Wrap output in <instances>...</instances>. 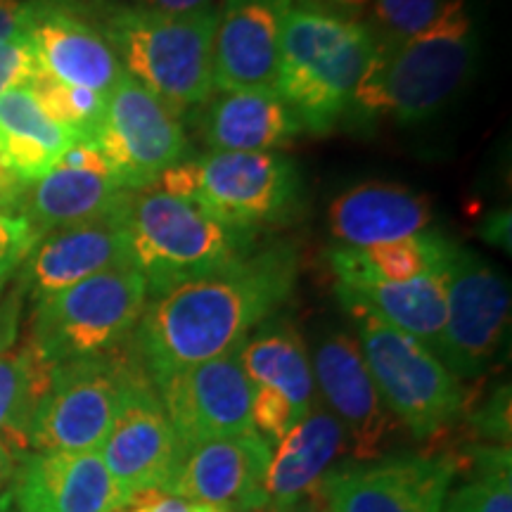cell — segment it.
I'll use <instances>...</instances> for the list:
<instances>
[{
    "label": "cell",
    "instance_id": "6da1fadb",
    "mask_svg": "<svg viewBox=\"0 0 512 512\" xmlns=\"http://www.w3.org/2000/svg\"><path fill=\"white\" fill-rule=\"evenodd\" d=\"M299 252L290 242L256 247L245 259L147 299L131 347L152 384L181 368L238 351L290 302Z\"/></svg>",
    "mask_w": 512,
    "mask_h": 512
},
{
    "label": "cell",
    "instance_id": "7a4b0ae2",
    "mask_svg": "<svg viewBox=\"0 0 512 512\" xmlns=\"http://www.w3.org/2000/svg\"><path fill=\"white\" fill-rule=\"evenodd\" d=\"M477 55V31L465 0H448L437 22L408 41L380 46L358 83L344 119L420 124L458 93Z\"/></svg>",
    "mask_w": 512,
    "mask_h": 512
},
{
    "label": "cell",
    "instance_id": "3957f363",
    "mask_svg": "<svg viewBox=\"0 0 512 512\" xmlns=\"http://www.w3.org/2000/svg\"><path fill=\"white\" fill-rule=\"evenodd\" d=\"M124 72L183 117L214 95V31L219 10L164 15L112 0H81Z\"/></svg>",
    "mask_w": 512,
    "mask_h": 512
},
{
    "label": "cell",
    "instance_id": "277c9868",
    "mask_svg": "<svg viewBox=\"0 0 512 512\" xmlns=\"http://www.w3.org/2000/svg\"><path fill=\"white\" fill-rule=\"evenodd\" d=\"M377 48L373 29L320 5H292L280 41L278 95L304 131L325 136L347 114Z\"/></svg>",
    "mask_w": 512,
    "mask_h": 512
},
{
    "label": "cell",
    "instance_id": "5b68a950",
    "mask_svg": "<svg viewBox=\"0 0 512 512\" xmlns=\"http://www.w3.org/2000/svg\"><path fill=\"white\" fill-rule=\"evenodd\" d=\"M126 230L131 261L147 283V299L245 259L259 235V230L219 219L202 204L155 188L133 192Z\"/></svg>",
    "mask_w": 512,
    "mask_h": 512
},
{
    "label": "cell",
    "instance_id": "8992f818",
    "mask_svg": "<svg viewBox=\"0 0 512 512\" xmlns=\"http://www.w3.org/2000/svg\"><path fill=\"white\" fill-rule=\"evenodd\" d=\"M202 204L219 219L252 230L285 226L304 207L302 171L283 152H207L162 171L150 185Z\"/></svg>",
    "mask_w": 512,
    "mask_h": 512
},
{
    "label": "cell",
    "instance_id": "52a82bcc",
    "mask_svg": "<svg viewBox=\"0 0 512 512\" xmlns=\"http://www.w3.org/2000/svg\"><path fill=\"white\" fill-rule=\"evenodd\" d=\"M356 325L363 361L389 413L413 437L448 430L465 411L463 384L418 339L358 306H342Z\"/></svg>",
    "mask_w": 512,
    "mask_h": 512
},
{
    "label": "cell",
    "instance_id": "ba28073f",
    "mask_svg": "<svg viewBox=\"0 0 512 512\" xmlns=\"http://www.w3.org/2000/svg\"><path fill=\"white\" fill-rule=\"evenodd\" d=\"M147 306L136 266H119L34 304L27 342L50 366L124 347Z\"/></svg>",
    "mask_w": 512,
    "mask_h": 512
},
{
    "label": "cell",
    "instance_id": "9c48e42d",
    "mask_svg": "<svg viewBox=\"0 0 512 512\" xmlns=\"http://www.w3.org/2000/svg\"><path fill=\"white\" fill-rule=\"evenodd\" d=\"M140 370L133 347L55 366L31 422V451H100Z\"/></svg>",
    "mask_w": 512,
    "mask_h": 512
},
{
    "label": "cell",
    "instance_id": "30bf717a",
    "mask_svg": "<svg viewBox=\"0 0 512 512\" xmlns=\"http://www.w3.org/2000/svg\"><path fill=\"white\" fill-rule=\"evenodd\" d=\"M446 323L437 356L458 380L479 377L501 347L510 320V283L489 261L458 242L441 268Z\"/></svg>",
    "mask_w": 512,
    "mask_h": 512
},
{
    "label": "cell",
    "instance_id": "8fae6325",
    "mask_svg": "<svg viewBox=\"0 0 512 512\" xmlns=\"http://www.w3.org/2000/svg\"><path fill=\"white\" fill-rule=\"evenodd\" d=\"M95 143L110 164L112 176L131 192L150 188L188 150L181 117L128 74L107 95Z\"/></svg>",
    "mask_w": 512,
    "mask_h": 512
},
{
    "label": "cell",
    "instance_id": "7c38bea8",
    "mask_svg": "<svg viewBox=\"0 0 512 512\" xmlns=\"http://www.w3.org/2000/svg\"><path fill=\"white\" fill-rule=\"evenodd\" d=\"M309 356L318 401L342 427L344 451L354 463L382 458L399 430V420L377 394L358 339L330 328L316 339Z\"/></svg>",
    "mask_w": 512,
    "mask_h": 512
},
{
    "label": "cell",
    "instance_id": "4fadbf2b",
    "mask_svg": "<svg viewBox=\"0 0 512 512\" xmlns=\"http://www.w3.org/2000/svg\"><path fill=\"white\" fill-rule=\"evenodd\" d=\"M453 475L451 456L401 453L328 472L318 491L325 512H444Z\"/></svg>",
    "mask_w": 512,
    "mask_h": 512
},
{
    "label": "cell",
    "instance_id": "5bb4252c",
    "mask_svg": "<svg viewBox=\"0 0 512 512\" xmlns=\"http://www.w3.org/2000/svg\"><path fill=\"white\" fill-rule=\"evenodd\" d=\"M166 418L174 427L178 456L202 441L238 437L252 430V382L238 351L181 368L155 382Z\"/></svg>",
    "mask_w": 512,
    "mask_h": 512
},
{
    "label": "cell",
    "instance_id": "9a60e30c",
    "mask_svg": "<svg viewBox=\"0 0 512 512\" xmlns=\"http://www.w3.org/2000/svg\"><path fill=\"white\" fill-rule=\"evenodd\" d=\"M271 444L256 432L202 441L185 448L164 491L226 512L266 508V470Z\"/></svg>",
    "mask_w": 512,
    "mask_h": 512
},
{
    "label": "cell",
    "instance_id": "2e32d148",
    "mask_svg": "<svg viewBox=\"0 0 512 512\" xmlns=\"http://www.w3.org/2000/svg\"><path fill=\"white\" fill-rule=\"evenodd\" d=\"M100 456L126 501L140 491L164 489L169 482L178 460V441L145 370L128 387Z\"/></svg>",
    "mask_w": 512,
    "mask_h": 512
},
{
    "label": "cell",
    "instance_id": "e0dca14e",
    "mask_svg": "<svg viewBox=\"0 0 512 512\" xmlns=\"http://www.w3.org/2000/svg\"><path fill=\"white\" fill-rule=\"evenodd\" d=\"M294 0H223L216 19L214 91L278 93L280 41Z\"/></svg>",
    "mask_w": 512,
    "mask_h": 512
},
{
    "label": "cell",
    "instance_id": "ac0fdd59",
    "mask_svg": "<svg viewBox=\"0 0 512 512\" xmlns=\"http://www.w3.org/2000/svg\"><path fill=\"white\" fill-rule=\"evenodd\" d=\"M119 266H133L126 209L43 235L17 271V287L36 304Z\"/></svg>",
    "mask_w": 512,
    "mask_h": 512
},
{
    "label": "cell",
    "instance_id": "d6986e66",
    "mask_svg": "<svg viewBox=\"0 0 512 512\" xmlns=\"http://www.w3.org/2000/svg\"><path fill=\"white\" fill-rule=\"evenodd\" d=\"M29 36L43 72L67 86L110 95L126 74L81 0H34Z\"/></svg>",
    "mask_w": 512,
    "mask_h": 512
},
{
    "label": "cell",
    "instance_id": "ffe728a7",
    "mask_svg": "<svg viewBox=\"0 0 512 512\" xmlns=\"http://www.w3.org/2000/svg\"><path fill=\"white\" fill-rule=\"evenodd\" d=\"M15 512H119L126 498L100 451H29L8 489Z\"/></svg>",
    "mask_w": 512,
    "mask_h": 512
},
{
    "label": "cell",
    "instance_id": "44dd1931",
    "mask_svg": "<svg viewBox=\"0 0 512 512\" xmlns=\"http://www.w3.org/2000/svg\"><path fill=\"white\" fill-rule=\"evenodd\" d=\"M432 204L396 183H361L339 192L328 207V230L337 247H370L425 233Z\"/></svg>",
    "mask_w": 512,
    "mask_h": 512
},
{
    "label": "cell",
    "instance_id": "7402d4cb",
    "mask_svg": "<svg viewBox=\"0 0 512 512\" xmlns=\"http://www.w3.org/2000/svg\"><path fill=\"white\" fill-rule=\"evenodd\" d=\"M335 275V294L342 306H358L396 330L406 332L437 354L446 323V290L439 273L392 283L366 273L342 271Z\"/></svg>",
    "mask_w": 512,
    "mask_h": 512
},
{
    "label": "cell",
    "instance_id": "603a6c76",
    "mask_svg": "<svg viewBox=\"0 0 512 512\" xmlns=\"http://www.w3.org/2000/svg\"><path fill=\"white\" fill-rule=\"evenodd\" d=\"M342 448V427L328 408L316 401L311 411L271 446L266 470V508L271 512L297 508L302 498L318 489Z\"/></svg>",
    "mask_w": 512,
    "mask_h": 512
},
{
    "label": "cell",
    "instance_id": "cb8c5ba5",
    "mask_svg": "<svg viewBox=\"0 0 512 512\" xmlns=\"http://www.w3.org/2000/svg\"><path fill=\"white\" fill-rule=\"evenodd\" d=\"M131 195L110 171L55 164L41 181L27 185L15 214H22L43 238L53 230L119 214Z\"/></svg>",
    "mask_w": 512,
    "mask_h": 512
},
{
    "label": "cell",
    "instance_id": "d4e9b609",
    "mask_svg": "<svg viewBox=\"0 0 512 512\" xmlns=\"http://www.w3.org/2000/svg\"><path fill=\"white\" fill-rule=\"evenodd\" d=\"M202 117L211 152H275L304 131L278 93L214 91Z\"/></svg>",
    "mask_w": 512,
    "mask_h": 512
},
{
    "label": "cell",
    "instance_id": "484cf974",
    "mask_svg": "<svg viewBox=\"0 0 512 512\" xmlns=\"http://www.w3.org/2000/svg\"><path fill=\"white\" fill-rule=\"evenodd\" d=\"M238 356L252 387H268L283 394L299 418L318 401L309 347L297 325L287 318L271 316L264 320L245 339Z\"/></svg>",
    "mask_w": 512,
    "mask_h": 512
},
{
    "label": "cell",
    "instance_id": "4316f807",
    "mask_svg": "<svg viewBox=\"0 0 512 512\" xmlns=\"http://www.w3.org/2000/svg\"><path fill=\"white\" fill-rule=\"evenodd\" d=\"M76 138L48 117L29 88H12L0 95V155L24 185L53 171Z\"/></svg>",
    "mask_w": 512,
    "mask_h": 512
},
{
    "label": "cell",
    "instance_id": "83f0119b",
    "mask_svg": "<svg viewBox=\"0 0 512 512\" xmlns=\"http://www.w3.org/2000/svg\"><path fill=\"white\" fill-rule=\"evenodd\" d=\"M451 242L453 240L430 228L413 238L380 242L370 247H332L325 252V259L332 273L354 271L366 273L370 278L406 283L422 275L439 273L446 264Z\"/></svg>",
    "mask_w": 512,
    "mask_h": 512
},
{
    "label": "cell",
    "instance_id": "f1b7e54d",
    "mask_svg": "<svg viewBox=\"0 0 512 512\" xmlns=\"http://www.w3.org/2000/svg\"><path fill=\"white\" fill-rule=\"evenodd\" d=\"M53 368L29 342L0 354V441L19 458L31 451V422Z\"/></svg>",
    "mask_w": 512,
    "mask_h": 512
},
{
    "label": "cell",
    "instance_id": "f546056e",
    "mask_svg": "<svg viewBox=\"0 0 512 512\" xmlns=\"http://www.w3.org/2000/svg\"><path fill=\"white\" fill-rule=\"evenodd\" d=\"M444 512H512L510 448H477L470 482L446 496Z\"/></svg>",
    "mask_w": 512,
    "mask_h": 512
},
{
    "label": "cell",
    "instance_id": "4dcf8cb0",
    "mask_svg": "<svg viewBox=\"0 0 512 512\" xmlns=\"http://www.w3.org/2000/svg\"><path fill=\"white\" fill-rule=\"evenodd\" d=\"M29 91L34 93L38 105L57 124L72 131L79 138L95 140L100 131L102 117H105L107 95L88 88L67 86V83L53 79V76L41 72L31 83Z\"/></svg>",
    "mask_w": 512,
    "mask_h": 512
},
{
    "label": "cell",
    "instance_id": "1f68e13d",
    "mask_svg": "<svg viewBox=\"0 0 512 512\" xmlns=\"http://www.w3.org/2000/svg\"><path fill=\"white\" fill-rule=\"evenodd\" d=\"M448 0H375L373 34L380 46L408 41L437 22Z\"/></svg>",
    "mask_w": 512,
    "mask_h": 512
},
{
    "label": "cell",
    "instance_id": "d6a6232c",
    "mask_svg": "<svg viewBox=\"0 0 512 512\" xmlns=\"http://www.w3.org/2000/svg\"><path fill=\"white\" fill-rule=\"evenodd\" d=\"M41 233L15 211H0V292L15 278Z\"/></svg>",
    "mask_w": 512,
    "mask_h": 512
},
{
    "label": "cell",
    "instance_id": "836d02e7",
    "mask_svg": "<svg viewBox=\"0 0 512 512\" xmlns=\"http://www.w3.org/2000/svg\"><path fill=\"white\" fill-rule=\"evenodd\" d=\"M249 415H252V430L271 446L302 420L283 394L268 387L252 389V411Z\"/></svg>",
    "mask_w": 512,
    "mask_h": 512
},
{
    "label": "cell",
    "instance_id": "e575fe53",
    "mask_svg": "<svg viewBox=\"0 0 512 512\" xmlns=\"http://www.w3.org/2000/svg\"><path fill=\"white\" fill-rule=\"evenodd\" d=\"M41 72L29 31L0 43V95L12 88H29Z\"/></svg>",
    "mask_w": 512,
    "mask_h": 512
},
{
    "label": "cell",
    "instance_id": "d590c367",
    "mask_svg": "<svg viewBox=\"0 0 512 512\" xmlns=\"http://www.w3.org/2000/svg\"><path fill=\"white\" fill-rule=\"evenodd\" d=\"M475 427L484 439H494L498 446L510 441V387L503 384L475 415Z\"/></svg>",
    "mask_w": 512,
    "mask_h": 512
},
{
    "label": "cell",
    "instance_id": "8d00e7d4",
    "mask_svg": "<svg viewBox=\"0 0 512 512\" xmlns=\"http://www.w3.org/2000/svg\"><path fill=\"white\" fill-rule=\"evenodd\" d=\"M119 512H226L178 498L164 489H147L131 496Z\"/></svg>",
    "mask_w": 512,
    "mask_h": 512
},
{
    "label": "cell",
    "instance_id": "74e56055",
    "mask_svg": "<svg viewBox=\"0 0 512 512\" xmlns=\"http://www.w3.org/2000/svg\"><path fill=\"white\" fill-rule=\"evenodd\" d=\"M24 294L15 285L10 292H0V354L15 347L19 335V323H22Z\"/></svg>",
    "mask_w": 512,
    "mask_h": 512
},
{
    "label": "cell",
    "instance_id": "f35d334b",
    "mask_svg": "<svg viewBox=\"0 0 512 512\" xmlns=\"http://www.w3.org/2000/svg\"><path fill=\"white\" fill-rule=\"evenodd\" d=\"M34 0H0V43L29 31Z\"/></svg>",
    "mask_w": 512,
    "mask_h": 512
},
{
    "label": "cell",
    "instance_id": "ab89813d",
    "mask_svg": "<svg viewBox=\"0 0 512 512\" xmlns=\"http://www.w3.org/2000/svg\"><path fill=\"white\" fill-rule=\"evenodd\" d=\"M479 235L486 245L501 249V252L510 254V207L494 209L489 216L482 221V228H479Z\"/></svg>",
    "mask_w": 512,
    "mask_h": 512
},
{
    "label": "cell",
    "instance_id": "60d3db41",
    "mask_svg": "<svg viewBox=\"0 0 512 512\" xmlns=\"http://www.w3.org/2000/svg\"><path fill=\"white\" fill-rule=\"evenodd\" d=\"M131 5L164 12V15H190V12L214 8V0H133Z\"/></svg>",
    "mask_w": 512,
    "mask_h": 512
},
{
    "label": "cell",
    "instance_id": "b9f144b4",
    "mask_svg": "<svg viewBox=\"0 0 512 512\" xmlns=\"http://www.w3.org/2000/svg\"><path fill=\"white\" fill-rule=\"evenodd\" d=\"M24 190H27V185L12 174L8 164L3 162V155H0V211H17Z\"/></svg>",
    "mask_w": 512,
    "mask_h": 512
},
{
    "label": "cell",
    "instance_id": "7bdbcfd3",
    "mask_svg": "<svg viewBox=\"0 0 512 512\" xmlns=\"http://www.w3.org/2000/svg\"><path fill=\"white\" fill-rule=\"evenodd\" d=\"M17 465H19L17 453H12L10 448L0 441V496L10 489L12 479H15Z\"/></svg>",
    "mask_w": 512,
    "mask_h": 512
},
{
    "label": "cell",
    "instance_id": "ee69618b",
    "mask_svg": "<svg viewBox=\"0 0 512 512\" xmlns=\"http://www.w3.org/2000/svg\"><path fill=\"white\" fill-rule=\"evenodd\" d=\"M330 3L342 5V8H363V5H368L370 0H330Z\"/></svg>",
    "mask_w": 512,
    "mask_h": 512
},
{
    "label": "cell",
    "instance_id": "f6af8a7d",
    "mask_svg": "<svg viewBox=\"0 0 512 512\" xmlns=\"http://www.w3.org/2000/svg\"><path fill=\"white\" fill-rule=\"evenodd\" d=\"M283 512H297V510H294V508H290V510H283Z\"/></svg>",
    "mask_w": 512,
    "mask_h": 512
}]
</instances>
